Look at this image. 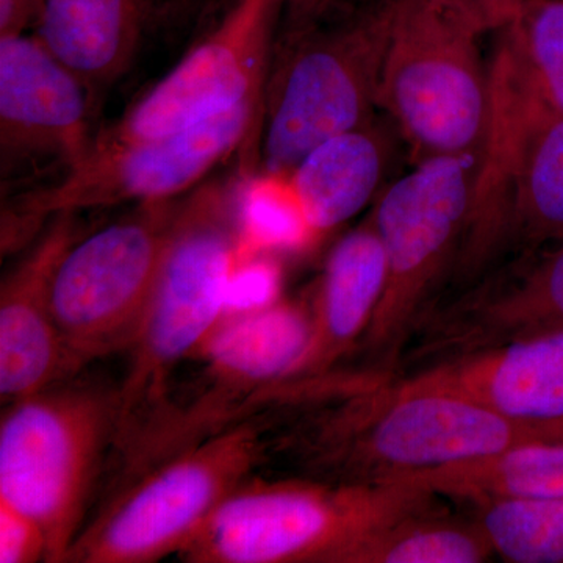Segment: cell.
Listing matches in <instances>:
<instances>
[{
  "mask_svg": "<svg viewBox=\"0 0 563 563\" xmlns=\"http://www.w3.org/2000/svg\"><path fill=\"white\" fill-rule=\"evenodd\" d=\"M276 413L273 455L321 483L385 485L407 474L563 440V418L518 421L398 374L329 373L301 385ZM279 412V410H277ZM280 413V412H279ZM282 415V413H280Z\"/></svg>",
  "mask_w": 563,
  "mask_h": 563,
  "instance_id": "obj_1",
  "label": "cell"
},
{
  "mask_svg": "<svg viewBox=\"0 0 563 563\" xmlns=\"http://www.w3.org/2000/svg\"><path fill=\"white\" fill-rule=\"evenodd\" d=\"M236 195L209 185L181 202L150 306L129 346V366L114 390L111 455L118 485L161 431L172 409L177 372L228 309L236 265Z\"/></svg>",
  "mask_w": 563,
  "mask_h": 563,
  "instance_id": "obj_2",
  "label": "cell"
},
{
  "mask_svg": "<svg viewBox=\"0 0 563 563\" xmlns=\"http://www.w3.org/2000/svg\"><path fill=\"white\" fill-rule=\"evenodd\" d=\"M398 0L277 27L263 91L262 173L288 176L322 141L373 120Z\"/></svg>",
  "mask_w": 563,
  "mask_h": 563,
  "instance_id": "obj_3",
  "label": "cell"
},
{
  "mask_svg": "<svg viewBox=\"0 0 563 563\" xmlns=\"http://www.w3.org/2000/svg\"><path fill=\"white\" fill-rule=\"evenodd\" d=\"M409 484L251 477L177 554L185 563H351L366 539L435 507Z\"/></svg>",
  "mask_w": 563,
  "mask_h": 563,
  "instance_id": "obj_4",
  "label": "cell"
},
{
  "mask_svg": "<svg viewBox=\"0 0 563 563\" xmlns=\"http://www.w3.org/2000/svg\"><path fill=\"white\" fill-rule=\"evenodd\" d=\"M263 409L155 463L114 492L66 563H155L187 547L207 520L272 459Z\"/></svg>",
  "mask_w": 563,
  "mask_h": 563,
  "instance_id": "obj_5",
  "label": "cell"
},
{
  "mask_svg": "<svg viewBox=\"0 0 563 563\" xmlns=\"http://www.w3.org/2000/svg\"><path fill=\"white\" fill-rule=\"evenodd\" d=\"M479 151L415 163L380 192L372 217L387 274L354 351L362 357L358 369L396 374L407 340L442 296L465 235Z\"/></svg>",
  "mask_w": 563,
  "mask_h": 563,
  "instance_id": "obj_6",
  "label": "cell"
},
{
  "mask_svg": "<svg viewBox=\"0 0 563 563\" xmlns=\"http://www.w3.org/2000/svg\"><path fill=\"white\" fill-rule=\"evenodd\" d=\"M3 407L0 499L41 526L49 563H66L111 453L114 390L65 383Z\"/></svg>",
  "mask_w": 563,
  "mask_h": 563,
  "instance_id": "obj_7",
  "label": "cell"
},
{
  "mask_svg": "<svg viewBox=\"0 0 563 563\" xmlns=\"http://www.w3.org/2000/svg\"><path fill=\"white\" fill-rule=\"evenodd\" d=\"M479 38L421 0L396 3L377 106L409 144L415 163L481 150L490 80Z\"/></svg>",
  "mask_w": 563,
  "mask_h": 563,
  "instance_id": "obj_8",
  "label": "cell"
},
{
  "mask_svg": "<svg viewBox=\"0 0 563 563\" xmlns=\"http://www.w3.org/2000/svg\"><path fill=\"white\" fill-rule=\"evenodd\" d=\"M257 118L261 103L246 102L157 139L120 140L102 133L63 179L10 203L3 213V251L62 213L177 199L255 136Z\"/></svg>",
  "mask_w": 563,
  "mask_h": 563,
  "instance_id": "obj_9",
  "label": "cell"
},
{
  "mask_svg": "<svg viewBox=\"0 0 563 563\" xmlns=\"http://www.w3.org/2000/svg\"><path fill=\"white\" fill-rule=\"evenodd\" d=\"M181 202L140 203L128 217L77 240L63 255L52 280V309L76 373L131 346Z\"/></svg>",
  "mask_w": 563,
  "mask_h": 563,
  "instance_id": "obj_10",
  "label": "cell"
},
{
  "mask_svg": "<svg viewBox=\"0 0 563 563\" xmlns=\"http://www.w3.org/2000/svg\"><path fill=\"white\" fill-rule=\"evenodd\" d=\"M312 331V309L298 302L224 314L192 355L202 363L201 379L192 395L174 402L155 457H169L257 413L262 399L296 372Z\"/></svg>",
  "mask_w": 563,
  "mask_h": 563,
  "instance_id": "obj_11",
  "label": "cell"
},
{
  "mask_svg": "<svg viewBox=\"0 0 563 563\" xmlns=\"http://www.w3.org/2000/svg\"><path fill=\"white\" fill-rule=\"evenodd\" d=\"M284 0H235L213 29L141 96L111 139H157L242 106L263 102Z\"/></svg>",
  "mask_w": 563,
  "mask_h": 563,
  "instance_id": "obj_12",
  "label": "cell"
},
{
  "mask_svg": "<svg viewBox=\"0 0 563 563\" xmlns=\"http://www.w3.org/2000/svg\"><path fill=\"white\" fill-rule=\"evenodd\" d=\"M498 33L488 66L490 109L468 222L453 273L433 307L470 290L506 261L515 187L525 151L537 125L553 113L526 73L512 41L506 32Z\"/></svg>",
  "mask_w": 563,
  "mask_h": 563,
  "instance_id": "obj_13",
  "label": "cell"
},
{
  "mask_svg": "<svg viewBox=\"0 0 563 563\" xmlns=\"http://www.w3.org/2000/svg\"><path fill=\"white\" fill-rule=\"evenodd\" d=\"M563 332V242L504 263L426 321L433 361Z\"/></svg>",
  "mask_w": 563,
  "mask_h": 563,
  "instance_id": "obj_14",
  "label": "cell"
},
{
  "mask_svg": "<svg viewBox=\"0 0 563 563\" xmlns=\"http://www.w3.org/2000/svg\"><path fill=\"white\" fill-rule=\"evenodd\" d=\"M91 92L35 35L0 36V150L7 162L73 168L90 152Z\"/></svg>",
  "mask_w": 563,
  "mask_h": 563,
  "instance_id": "obj_15",
  "label": "cell"
},
{
  "mask_svg": "<svg viewBox=\"0 0 563 563\" xmlns=\"http://www.w3.org/2000/svg\"><path fill=\"white\" fill-rule=\"evenodd\" d=\"M76 213L52 218L0 288V398L3 406L76 376L54 309L52 280L79 240Z\"/></svg>",
  "mask_w": 563,
  "mask_h": 563,
  "instance_id": "obj_16",
  "label": "cell"
},
{
  "mask_svg": "<svg viewBox=\"0 0 563 563\" xmlns=\"http://www.w3.org/2000/svg\"><path fill=\"white\" fill-rule=\"evenodd\" d=\"M402 377L512 420H559L563 418V332L473 352Z\"/></svg>",
  "mask_w": 563,
  "mask_h": 563,
  "instance_id": "obj_17",
  "label": "cell"
},
{
  "mask_svg": "<svg viewBox=\"0 0 563 563\" xmlns=\"http://www.w3.org/2000/svg\"><path fill=\"white\" fill-rule=\"evenodd\" d=\"M387 261L373 217L329 255L312 306L309 350L287 383L320 379L355 351L383 298Z\"/></svg>",
  "mask_w": 563,
  "mask_h": 563,
  "instance_id": "obj_18",
  "label": "cell"
},
{
  "mask_svg": "<svg viewBox=\"0 0 563 563\" xmlns=\"http://www.w3.org/2000/svg\"><path fill=\"white\" fill-rule=\"evenodd\" d=\"M158 0H41L35 36L95 98L129 69Z\"/></svg>",
  "mask_w": 563,
  "mask_h": 563,
  "instance_id": "obj_19",
  "label": "cell"
},
{
  "mask_svg": "<svg viewBox=\"0 0 563 563\" xmlns=\"http://www.w3.org/2000/svg\"><path fill=\"white\" fill-rule=\"evenodd\" d=\"M393 143L372 120L314 146L288 177L314 235L361 213L384 187Z\"/></svg>",
  "mask_w": 563,
  "mask_h": 563,
  "instance_id": "obj_20",
  "label": "cell"
},
{
  "mask_svg": "<svg viewBox=\"0 0 563 563\" xmlns=\"http://www.w3.org/2000/svg\"><path fill=\"white\" fill-rule=\"evenodd\" d=\"M391 483L409 484L474 507L517 499L562 498L563 440L520 444L487 457L407 474Z\"/></svg>",
  "mask_w": 563,
  "mask_h": 563,
  "instance_id": "obj_21",
  "label": "cell"
},
{
  "mask_svg": "<svg viewBox=\"0 0 563 563\" xmlns=\"http://www.w3.org/2000/svg\"><path fill=\"white\" fill-rule=\"evenodd\" d=\"M563 242V114L550 113L526 147L517 187L506 261Z\"/></svg>",
  "mask_w": 563,
  "mask_h": 563,
  "instance_id": "obj_22",
  "label": "cell"
},
{
  "mask_svg": "<svg viewBox=\"0 0 563 563\" xmlns=\"http://www.w3.org/2000/svg\"><path fill=\"white\" fill-rule=\"evenodd\" d=\"M492 555L476 518L461 521L432 507L374 533L351 563H481Z\"/></svg>",
  "mask_w": 563,
  "mask_h": 563,
  "instance_id": "obj_23",
  "label": "cell"
},
{
  "mask_svg": "<svg viewBox=\"0 0 563 563\" xmlns=\"http://www.w3.org/2000/svg\"><path fill=\"white\" fill-rule=\"evenodd\" d=\"M239 251L236 261L255 257L262 251L298 247L317 239L290 177L258 174L236 195Z\"/></svg>",
  "mask_w": 563,
  "mask_h": 563,
  "instance_id": "obj_24",
  "label": "cell"
},
{
  "mask_svg": "<svg viewBox=\"0 0 563 563\" xmlns=\"http://www.w3.org/2000/svg\"><path fill=\"white\" fill-rule=\"evenodd\" d=\"M496 555L512 563H563V496L477 506Z\"/></svg>",
  "mask_w": 563,
  "mask_h": 563,
  "instance_id": "obj_25",
  "label": "cell"
},
{
  "mask_svg": "<svg viewBox=\"0 0 563 563\" xmlns=\"http://www.w3.org/2000/svg\"><path fill=\"white\" fill-rule=\"evenodd\" d=\"M503 31L544 102L563 114V0H525Z\"/></svg>",
  "mask_w": 563,
  "mask_h": 563,
  "instance_id": "obj_26",
  "label": "cell"
},
{
  "mask_svg": "<svg viewBox=\"0 0 563 563\" xmlns=\"http://www.w3.org/2000/svg\"><path fill=\"white\" fill-rule=\"evenodd\" d=\"M49 563L46 533L29 515L0 499V563Z\"/></svg>",
  "mask_w": 563,
  "mask_h": 563,
  "instance_id": "obj_27",
  "label": "cell"
},
{
  "mask_svg": "<svg viewBox=\"0 0 563 563\" xmlns=\"http://www.w3.org/2000/svg\"><path fill=\"white\" fill-rule=\"evenodd\" d=\"M279 277L269 263L257 261V255L236 261L229 284L225 314L261 309L276 299Z\"/></svg>",
  "mask_w": 563,
  "mask_h": 563,
  "instance_id": "obj_28",
  "label": "cell"
},
{
  "mask_svg": "<svg viewBox=\"0 0 563 563\" xmlns=\"http://www.w3.org/2000/svg\"><path fill=\"white\" fill-rule=\"evenodd\" d=\"M483 36L510 24L525 0H421Z\"/></svg>",
  "mask_w": 563,
  "mask_h": 563,
  "instance_id": "obj_29",
  "label": "cell"
},
{
  "mask_svg": "<svg viewBox=\"0 0 563 563\" xmlns=\"http://www.w3.org/2000/svg\"><path fill=\"white\" fill-rule=\"evenodd\" d=\"M365 0H284L279 27L306 24L361 5Z\"/></svg>",
  "mask_w": 563,
  "mask_h": 563,
  "instance_id": "obj_30",
  "label": "cell"
},
{
  "mask_svg": "<svg viewBox=\"0 0 563 563\" xmlns=\"http://www.w3.org/2000/svg\"><path fill=\"white\" fill-rule=\"evenodd\" d=\"M41 0H0V36L24 33L38 11Z\"/></svg>",
  "mask_w": 563,
  "mask_h": 563,
  "instance_id": "obj_31",
  "label": "cell"
}]
</instances>
